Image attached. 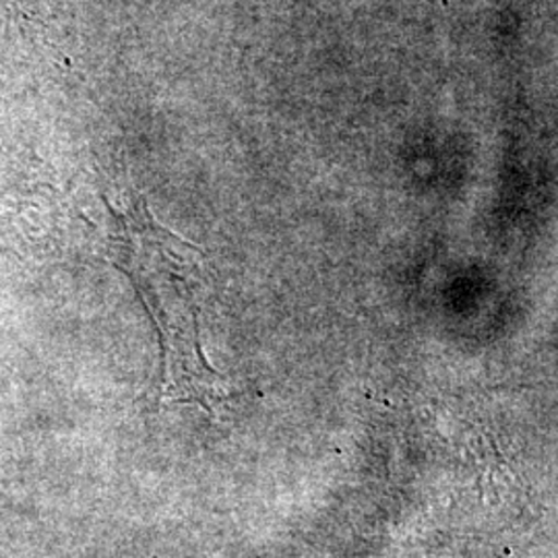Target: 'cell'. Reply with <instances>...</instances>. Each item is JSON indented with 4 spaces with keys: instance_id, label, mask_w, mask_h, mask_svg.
I'll return each instance as SVG.
<instances>
[{
    "instance_id": "1",
    "label": "cell",
    "mask_w": 558,
    "mask_h": 558,
    "mask_svg": "<svg viewBox=\"0 0 558 558\" xmlns=\"http://www.w3.org/2000/svg\"><path fill=\"white\" fill-rule=\"evenodd\" d=\"M110 214L117 223L114 265L133 281L160 338L161 401L197 403L216 414V403L223 399V377L211 368L201 345L205 279L199 248L161 228L145 201L126 214L110 207Z\"/></svg>"
}]
</instances>
